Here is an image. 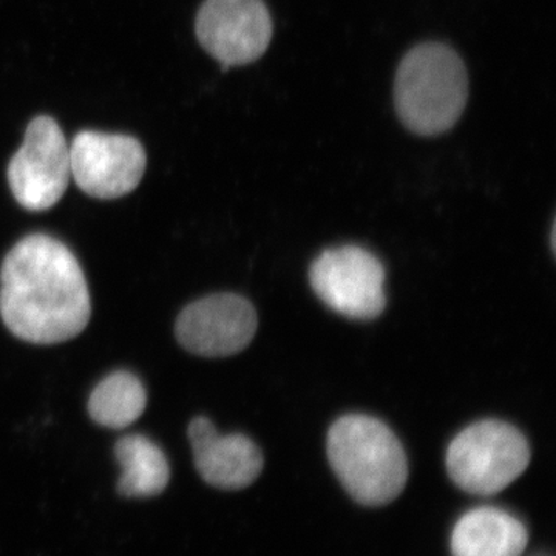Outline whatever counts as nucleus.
Instances as JSON below:
<instances>
[{
    "label": "nucleus",
    "mask_w": 556,
    "mask_h": 556,
    "mask_svg": "<svg viewBox=\"0 0 556 556\" xmlns=\"http://www.w3.org/2000/svg\"><path fill=\"white\" fill-rule=\"evenodd\" d=\"M0 316L16 338L53 345L79 336L89 325V287L78 260L53 237L21 240L0 270Z\"/></svg>",
    "instance_id": "1"
},
{
    "label": "nucleus",
    "mask_w": 556,
    "mask_h": 556,
    "mask_svg": "<svg viewBox=\"0 0 556 556\" xmlns=\"http://www.w3.org/2000/svg\"><path fill=\"white\" fill-rule=\"evenodd\" d=\"M327 452L336 477L362 506H386L407 484L404 447L396 434L375 417H340L329 428Z\"/></svg>",
    "instance_id": "2"
},
{
    "label": "nucleus",
    "mask_w": 556,
    "mask_h": 556,
    "mask_svg": "<svg viewBox=\"0 0 556 556\" xmlns=\"http://www.w3.org/2000/svg\"><path fill=\"white\" fill-rule=\"evenodd\" d=\"M467 100L466 65L452 47L419 43L399 64L394 105L399 119L413 134H445L459 121Z\"/></svg>",
    "instance_id": "3"
},
{
    "label": "nucleus",
    "mask_w": 556,
    "mask_h": 556,
    "mask_svg": "<svg viewBox=\"0 0 556 556\" xmlns=\"http://www.w3.org/2000/svg\"><path fill=\"white\" fill-rule=\"evenodd\" d=\"M529 442L521 431L501 420H481L460 431L447 452L450 478L470 495L503 492L525 473Z\"/></svg>",
    "instance_id": "4"
},
{
    "label": "nucleus",
    "mask_w": 556,
    "mask_h": 556,
    "mask_svg": "<svg viewBox=\"0 0 556 556\" xmlns=\"http://www.w3.org/2000/svg\"><path fill=\"white\" fill-rule=\"evenodd\" d=\"M317 298L336 313L371 320L386 309V269L375 254L361 247L321 252L309 270Z\"/></svg>",
    "instance_id": "5"
},
{
    "label": "nucleus",
    "mask_w": 556,
    "mask_h": 556,
    "mask_svg": "<svg viewBox=\"0 0 556 556\" xmlns=\"http://www.w3.org/2000/svg\"><path fill=\"white\" fill-rule=\"evenodd\" d=\"M7 178L14 199L28 211H47L64 195L72 178L70 148L60 124L38 116L11 159Z\"/></svg>",
    "instance_id": "6"
},
{
    "label": "nucleus",
    "mask_w": 556,
    "mask_h": 556,
    "mask_svg": "<svg viewBox=\"0 0 556 556\" xmlns=\"http://www.w3.org/2000/svg\"><path fill=\"white\" fill-rule=\"evenodd\" d=\"M144 148L127 135L84 130L70 146V166L76 185L93 199L113 200L134 192L144 177Z\"/></svg>",
    "instance_id": "7"
},
{
    "label": "nucleus",
    "mask_w": 556,
    "mask_h": 556,
    "mask_svg": "<svg viewBox=\"0 0 556 556\" xmlns=\"http://www.w3.org/2000/svg\"><path fill=\"white\" fill-rule=\"evenodd\" d=\"M197 38L223 67H240L263 56L273 39V17L263 0H204Z\"/></svg>",
    "instance_id": "8"
},
{
    "label": "nucleus",
    "mask_w": 556,
    "mask_h": 556,
    "mask_svg": "<svg viewBox=\"0 0 556 556\" xmlns=\"http://www.w3.org/2000/svg\"><path fill=\"white\" fill-rule=\"evenodd\" d=\"M257 327V313L251 302L237 294H215L182 309L175 332L189 353L226 357L243 351Z\"/></svg>",
    "instance_id": "9"
},
{
    "label": "nucleus",
    "mask_w": 556,
    "mask_h": 556,
    "mask_svg": "<svg viewBox=\"0 0 556 556\" xmlns=\"http://www.w3.org/2000/svg\"><path fill=\"white\" fill-rule=\"evenodd\" d=\"M188 433L197 470L208 485L247 489L262 473V452L243 434L222 437L206 417L193 419Z\"/></svg>",
    "instance_id": "10"
},
{
    "label": "nucleus",
    "mask_w": 556,
    "mask_h": 556,
    "mask_svg": "<svg viewBox=\"0 0 556 556\" xmlns=\"http://www.w3.org/2000/svg\"><path fill=\"white\" fill-rule=\"evenodd\" d=\"M529 541L526 526L496 507L467 511L452 533L453 556H521Z\"/></svg>",
    "instance_id": "11"
},
{
    "label": "nucleus",
    "mask_w": 556,
    "mask_h": 556,
    "mask_svg": "<svg viewBox=\"0 0 556 556\" xmlns=\"http://www.w3.org/2000/svg\"><path fill=\"white\" fill-rule=\"evenodd\" d=\"M115 456L123 473L118 492L124 497L159 496L170 481V466L163 450L142 434L121 438Z\"/></svg>",
    "instance_id": "12"
},
{
    "label": "nucleus",
    "mask_w": 556,
    "mask_h": 556,
    "mask_svg": "<svg viewBox=\"0 0 556 556\" xmlns=\"http://www.w3.org/2000/svg\"><path fill=\"white\" fill-rule=\"evenodd\" d=\"M146 405L148 393L141 380L129 371H118L94 388L89 399V413L100 426L118 430L138 420Z\"/></svg>",
    "instance_id": "13"
},
{
    "label": "nucleus",
    "mask_w": 556,
    "mask_h": 556,
    "mask_svg": "<svg viewBox=\"0 0 556 556\" xmlns=\"http://www.w3.org/2000/svg\"><path fill=\"white\" fill-rule=\"evenodd\" d=\"M536 556H548V555H536Z\"/></svg>",
    "instance_id": "14"
}]
</instances>
